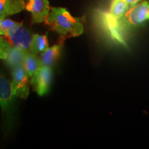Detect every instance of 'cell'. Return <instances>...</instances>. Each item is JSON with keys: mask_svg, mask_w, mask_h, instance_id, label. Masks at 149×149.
Listing matches in <instances>:
<instances>
[{"mask_svg": "<svg viewBox=\"0 0 149 149\" xmlns=\"http://www.w3.org/2000/svg\"><path fill=\"white\" fill-rule=\"evenodd\" d=\"M45 23L59 35L61 44L70 37L79 36L84 32L83 19L74 17L64 8H51Z\"/></svg>", "mask_w": 149, "mask_h": 149, "instance_id": "obj_1", "label": "cell"}, {"mask_svg": "<svg viewBox=\"0 0 149 149\" xmlns=\"http://www.w3.org/2000/svg\"><path fill=\"white\" fill-rule=\"evenodd\" d=\"M15 97L11 82L0 75V107L4 127L10 128L15 119Z\"/></svg>", "mask_w": 149, "mask_h": 149, "instance_id": "obj_2", "label": "cell"}, {"mask_svg": "<svg viewBox=\"0 0 149 149\" xmlns=\"http://www.w3.org/2000/svg\"><path fill=\"white\" fill-rule=\"evenodd\" d=\"M149 20V1H141L130 7L120 19L119 28L121 32L126 28L135 27Z\"/></svg>", "mask_w": 149, "mask_h": 149, "instance_id": "obj_3", "label": "cell"}, {"mask_svg": "<svg viewBox=\"0 0 149 149\" xmlns=\"http://www.w3.org/2000/svg\"><path fill=\"white\" fill-rule=\"evenodd\" d=\"M4 37L12 46L19 48L26 53L31 52L32 36L31 33L22 26V23L12 28Z\"/></svg>", "mask_w": 149, "mask_h": 149, "instance_id": "obj_4", "label": "cell"}, {"mask_svg": "<svg viewBox=\"0 0 149 149\" xmlns=\"http://www.w3.org/2000/svg\"><path fill=\"white\" fill-rule=\"evenodd\" d=\"M29 76L23 66L13 68V81L11 82L13 92L16 97L26 100L29 95Z\"/></svg>", "mask_w": 149, "mask_h": 149, "instance_id": "obj_5", "label": "cell"}, {"mask_svg": "<svg viewBox=\"0 0 149 149\" xmlns=\"http://www.w3.org/2000/svg\"><path fill=\"white\" fill-rule=\"evenodd\" d=\"M52 77L51 67L41 66L31 78V84L39 95H44L49 91Z\"/></svg>", "mask_w": 149, "mask_h": 149, "instance_id": "obj_6", "label": "cell"}, {"mask_svg": "<svg viewBox=\"0 0 149 149\" xmlns=\"http://www.w3.org/2000/svg\"><path fill=\"white\" fill-rule=\"evenodd\" d=\"M26 9L32 15V24L45 22L51 11L48 0H29Z\"/></svg>", "mask_w": 149, "mask_h": 149, "instance_id": "obj_7", "label": "cell"}, {"mask_svg": "<svg viewBox=\"0 0 149 149\" xmlns=\"http://www.w3.org/2000/svg\"><path fill=\"white\" fill-rule=\"evenodd\" d=\"M26 9L25 0H0V15L3 17L17 14Z\"/></svg>", "mask_w": 149, "mask_h": 149, "instance_id": "obj_8", "label": "cell"}, {"mask_svg": "<svg viewBox=\"0 0 149 149\" xmlns=\"http://www.w3.org/2000/svg\"><path fill=\"white\" fill-rule=\"evenodd\" d=\"M61 46H62V44L59 43L51 48H48L46 51L43 52L41 54L40 58L41 66H53L57 59L59 58V56L61 53Z\"/></svg>", "mask_w": 149, "mask_h": 149, "instance_id": "obj_9", "label": "cell"}, {"mask_svg": "<svg viewBox=\"0 0 149 149\" xmlns=\"http://www.w3.org/2000/svg\"><path fill=\"white\" fill-rule=\"evenodd\" d=\"M23 66L29 74V77L31 78L41 66L40 59L37 58L36 54L32 53L31 51L27 52L24 57Z\"/></svg>", "mask_w": 149, "mask_h": 149, "instance_id": "obj_10", "label": "cell"}, {"mask_svg": "<svg viewBox=\"0 0 149 149\" xmlns=\"http://www.w3.org/2000/svg\"><path fill=\"white\" fill-rule=\"evenodd\" d=\"M25 54L26 52L22 50L12 46L5 60L6 61L7 64L13 68L23 66Z\"/></svg>", "mask_w": 149, "mask_h": 149, "instance_id": "obj_11", "label": "cell"}, {"mask_svg": "<svg viewBox=\"0 0 149 149\" xmlns=\"http://www.w3.org/2000/svg\"><path fill=\"white\" fill-rule=\"evenodd\" d=\"M48 42L47 35H39L34 34L32 35V42H31V51L35 54L43 53L48 48Z\"/></svg>", "mask_w": 149, "mask_h": 149, "instance_id": "obj_12", "label": "cell"}, {"mask_svg": "<svg viewBox=\"0 0 149 149\" xmlns=\"http://www.w3.org/2000/svg\"><path fill=\"white\" fill-rule=\"evenodd\" d=\"M129 6L124 0H113L109 14L115 19H120L129 8Z\"/></svg>", "mask_w": 149, "mask_h": 149, "instance_id": "obj_13", "label": "cell"}, {"mask_svg": "<svg viewBox=\"0 0 149 149\" xmlns=\"http://www.w3.org/2000/svg\"><path fill=\"white\" fill-rule=\"evenodd\" d=\"M21 23L14 22L10 19H3L0 22V35H5L12 28L16 26Z\"/></svg>", "mask_w": 149, "mask_h": 149, "instance_id": "obj_14", "label": "cell"}, {"mask_svg": "<svg viewBox=\"0 0 149 149\" xmlns=\"http://www.w3.org/2000/svg\"><path fill=\"white\" fill-rule=\"evenodd\" d=\"M11 47L12 46L6 40L5 37L0 36V59H6Z\"/></svg>", "mask_w": 149, "mask_h": 149, "instance_id": "obj_15", "label": "cell"}, {"mask_svg": "<svg viewBox=\"0 0 149 149\" xmlns=\"http://www.w3.org/2000/svg\"><path fill=\"white\" fill-rule=\"evenodd\" d=\"M124 1H125L128 6H129V7H131L136 4H137V3L139 2H141V1H142L143 0H124Z\"/></svg>", "mask_w": 149, "mask_h": 149, "instance_id": "obj_16", "label": "cell"}, {"mask_svg": "<svg viewBox=\"0 0 149 149\" xmlns=\"http://www.w3.org/2000/svg\"><path fill=\"white\" fill-rule=\"evenodd\" d=\"M5 17H3V16H1V15H0V22H1V20H2L3 19H4Z\"/></svg>", "mask_w": 149, "mask_h": 149, "instance_id": "obj_17", "label": "cell"}]
</instances>
